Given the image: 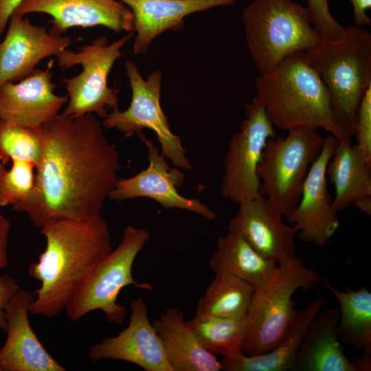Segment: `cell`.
I'll list each match as a JSON object with an SVG mask.
<instances>
[{
	"label": "cell",
	"instance_id": "26",
	"mask_svg": "<svg viewBox=\"0 0 371 371\" xmlns=\"http://www.w3.org/2000/svg\"><path fill=\"white\" fill-rule=\"evenodd\" d=\"M324 282L339 304V340L371 355V293L364 286L340 291L328 281Z\"/></svg>",
	"mask_w": 371,
	"mask_h": 371
},
{
	"label": "cell",
	"instance_id": "1",
	"mask_svg": "<svg viewBox=\"0 0 371 371\" xmlns=\"http://www.w3.org/2000/svg\"><path fill=\"white\" fill-rule=\"evenodd\" d=\"M43 154L34 188L12 206L38 228L52 219L100 216L121 169L116 146L91 113L68 117L58 113L40 127Z\"/></svg>",
	"mask_w": 371,
	"mask_h": 371
},
{
	"label": "cell",
	"instance_id": "23",
	"mask_svg": "<svg viewBox=\"0 0 371 371\" xmlns=\"http://www.w3.org/2000/svg\"><path fill=\"white\" fill-rule=\"evenodd\" d=\"M339 308L322 309L308 327L296 356L293 370L355 371L339 338Z\"/></svg>",
	"mask_w": 371,
	"mask_h": 371
},
{
	"label": "cell",
	"instance_id": "21",
	"mask_svg": "<svg viewBox=\"0 0 371 371\" xmlns=\"http://www.w3.org/2000/svg\"><path fill=\"white\" fill-rule=\"evenodd\" d=\"M326 176L335 190L333 203L337 212L354 205L371 214V162L352 145L351 137L338 141Z\"/></svg>",
	"mask_w": 371,
	"mask_h": 371
},
{
	"label": "cell",
	"instance_id": "31",
	"mask_svg": "<svg viewBox=\"0 0 371 371\" xmlns=\"http://www.w3.org/2000/svg\"><path fill=\"white\" fill-rule=\"evenodd\" d=\"M329 0H307L308 10L314 29L319 37L333 41L340 38L344 26L339 23L330 13Z\"/></svg>",
	"mask_w": 371,
	"mask_h": 371
},
{
	"label": "cell",
	"instance_id": "24",
	"mask_svg": "<svg viewBox=\"0 0 371 371\" xmlns=\"http://www.w3.org/2000/svg\"><path fill=\"white\" fill-rule=\"evenodd\" d=\"M326 300L318 292L315 299L298 311L287 332L273 350L264 354L248 356L241 353L231 359H223L225 371L293 370L295 359L306 331L317 314L324 308Z\"/></svg>",
	"mask_w": 371,
	"mask_h": 371
},
{
	"label": "cell",
	"instance_id": "22",
	"mask_svg": "<svg viewBox=\"0 0 371 371\" xmlns=\"http://www.w3.org/2000/svg\"><path fill=\"white\" fill-rule=\"evenodd\" d=\"M173 371H220L221 362L206 350L183 317L171 307L152 323Z\"/></svg>",
	"mask_w": 371,
	"mask_h": 371
},
{
	"label": "cell",
	"instance_id": "25",
	"mask_svg": "<svg viewBox=\"0 0 371 371\" xmlns=\"http://www.w3.org/2000/svg\"><path fill=\"white\" fill-rule=\"evenodd\" d=\"M278 262L254 249L241 236L228 232L217 240L209 265L215 273H224L245 281L255 289L271 276Z\"/></svg>",
	"mask_w": 371,
	"mask_h": 371
},
{
	"label": "cell",
	"instance_id": "27",
	"mask_svg": "<svg viewBox=\"0 0 371 371\" xmlns=\"http://www.w3.org/2000/svg\"><path fill=\"white\" fill-rule=\"evenodd\" d=\"M216 276L198 302L196 317H245L255 288L236 277Z\"/></svg>",
	"mask_w": 371,
	"mask_h": 371
},
{
	"label": "cell",
	"instance_id": "5",
	"mask_svg": "<svg viewBox=\"0 0 371 371\" xmlns=\"http://www.w3.org/2000/svg\"><path fill=\"white\" fill-rule=\"evenodd\" d=\"M320 280L319 275L296 255L278 263L254 290L245 315L243 353L258 355L276 347L298 312L293 295L300 289L316 286Z\"/></svg>",
	"mask_w": 371,
	"mask_h": 371
},
{
	"label": "cell",
	"instance_id": "36",
	"mask_svg": "<svg viewBox=\"0 0 371 371\" xmlns=\"http://www.w3.org/2000/svg\"><path fill=\"white\" fill-rule=\"evenodd\" d=\"M23 0H0V40L9 19Z\"/></svg>",
	"mask_w": 371,
	"mask_h": 371
},
{
	"label": "cell",
	"instance_id": "33",
	"mask_svg": "<svg viewBox=\"0 0 371 371\" xmlns=\"http://www.w3.org/2000/svg\"><path fill=\"white\" fill-rule=\"evenodd\" d=\"M20 289L16 280L9 275H0V330L6 333L5 307L12 297Z\"/></svg>",
	"mask_w": 371,
	"mask_h": 371
},
{
	"label": "cell",
	"instance_id": "30",
	"mask_svg": "<svg viewBox=\"0 0 371 371\" xmlns=\"http://www.w3.org/2000/svg\"><path fill=\"white\" fill-rule=\"evenodd\" d=\"M35 166L28 161L12 160L10 168L0 162V207L12 206L30 196L35 183Z\"/></svg>",
	"mask_w": 371,
	"mask_h": 371
},
{
	"label": "cell",
	"instance_id": "20",
	"mask_svg": "<svg viewBox=\"0 0 371 371\" xmlns=\"http://www.w3.org/2000/svg\"><path fill=\"white\" fill-rule=\"evenodd\" d=\"M133 15V53L147 52L154 40L166 31L183 28L186 16L216 7L229 6L237 0H119Z\"/></svg>",
	"mask_w": 371,
	"mask_h": 371
},
{
	"label": "cell",
	"instance_id": "10",
	"mask_svg": "<svg viewBox=\"0 0 371 371\" xmlns=\"http://www.w3.org/2000/svg\"><path fill=\"white\" fill-rule=\"evenodd\" d=\"M131 89V100L124 111L113 110L103 119L106 128H115L126 137L142 133L144 128L153 131L160 143L161 153L179 168L191 170L193 166L186 155L180 137L173 133L161 104L162 74L155 70L145 79L131 60L124 63Z\"/></svg>",
	"mask_w": 371,
	"mask_h": 371
},
{
	"label": "cell",
	"instance_id": "16",
	"mask_svg": "<svg viewBox=\"0 0 371 371\" xmlns=\"http://www.w3.org/2000/svg\"><path fill=\"white\" fill-rule=\"evenodd\" d=\"M13 13L49 15L48 30L56 36L75 27L102 26L115 32L134 31L133 13L119 0H23Z\"/></svg>",
	"mask_w": 371,
	"mask_h": 371
},
{
	"label": "cell",
	"instance_id": "28",
	"mask_svg": "<svg viewBox=\"0 0 371 371\" xmlns=\"http://www.w3.org/2000/svg\"><path fill=\"white\" fill-rule=\"evenodd\" d=\"M202 346L209 352L231 359L243 353L245 317H196L188 321Z\"/></svg>",
	"mask_w": 371,
	"mask_h": 371
},
{
	"label": "cell",
	"instance_id": "37",
	"mask_svg": "<svg viewBox=\"0 0 371 371\" xmlns=\"http://www.w3.org/2000/svg\"><path fill=\"white\" fill-rule=\"evenodd\" d=\"M355 371H370L371 369V355L364 353L351 361Z\"/></svg>",
	"mask_w": 371,
	"mask_h": 371
},
{
	"label": "cell",
	"instance_id": "4",
	"mask_svg": "<svg viewBox=\"0 0 371 371\" xmlns=\"http://www.w3.org/2000/svg\"><path fill=\"white\" fill-rule=\"evenodd\" d=\"M304 53L329 91L336 120L353 137L360 103L371 86V33L348 25L338 39L321 38Z\"/></svg>",
	"mask_w": 371,
	"mask_h": 371
},
{
	"label": "cell",
	"instance_id": "2",
	"mask_svg": "<svg viewBox=\"0 0 371 371\" xmlns=\"http://www.w3.org/2000/svg\"><path fill=\"white\" fill-rule=\"evenodd\" d=\"M46 240L29 275L41 282L30 313L53 317L63 310L78 283L112 250L106 222L101 216L83 219H52L41 227Z\"/></svg>",
	"mask_w": 371,
	"mask_h": 371
},
{
	"label": "cell",
	"instance_id": "12",
	"mask_svg": "<svg viewBox=\"0 0 371 371\" xmlns=\"http://www.w3.org/2000/svg\"><path fill=\"white\" fill-rule=\"evenodd\" d=\"M338 140L330 134L312 163L296 207L285 217L298 238L318 247L328 244L340 226L337 211L328 189L326 168Z\"/></svg>",
	"mask_w": 371,
	"mask_h": 371
},
{
	"label": "cell",
	"instance_id": "32",
	"mask_svg": "<svg viewBox=\"0 0 371 371\" xmlns=\"http://www.w3.org/2000/svg\"><path fill=\"white\" fill-rule=\"evenodd\" d=\"M354 136L356 137V146L371 162V86L360 103Z\"/></svg>",
	"mask_w": 371,
	"mask_h": 371
},
{
	"label": "cell",
	"instance_id": "9",
	"mask_svg": "<svg viewBox=\"0 0 371 371\" xmlns=\"http://www.w3.org/2000/svg\"><path fill=\"white\" fill-rule=\"evenodd\" d=\"M268 140L258 167L260 194L285 218L297 205L311 166L324 137L316 129L295 128Z\"/></svg>",
	"mask_w": 371,
	"mask_h": 371
},
{
	"label": "cell",
	"instance_id": "15",
	"mask_svg": "<svg viewBox=\"0 0 371 371\" xmlns=\"http://www.w3.org/2000/svg\"><path fill=\"white\" fill-rule=\"evenodd\" d=\"M128 326L117 335L106 337L90 347L92 361L114 359L135 364L146 371H173L154 326L145 302L137 297L131 302Z\"/></svg>",
	"mask_w": 371,
	"mask_h": 371
},
{
	"label": "cell",
	"instance_id": "8",
	"mask_svg": "<svg viewBox=\"0 0 371 371\" xmlns=\"http://www.w3.org/2000/svg\"><path fill=\"white\" fill-rule=\"evenodd\" d=\"M133 34L128 32L112 43L106 36H100L91 43L82 46L78 52L67 48L56 56L62 70L77 65L82 67L78 75L62 80L68 97V104L61 113L63 115L78 117L95 113L104 119L108 109H118L117 91L109 86L108 77L115 61L122 54V48Z\"/></svg>",
	"mask_w": 371,
	"mask_h": 371
},
{
	"label": "cell",
	"instance_id": "17",
	"mask_svg": "<svg viewBox=\"0 0 371 371\" xmlns=\"http://www.w3.org/2000/svg\"><path fill=\"white\" fill-rule=\"evenodd\" d=\"M228 225L229 232L241 236L254 249L278 263L295 256V227L262 195L238 203Z\"/></svg>",
	"mask_w": 371,
	"mask_h": 371
},
{
	"label": "cell",
	"instance_id": "18",
	"mask_svg": "<svg viewBox=\"0 0 371 371\" xmlns=\"http://www.w3.org/2000/svg\"><path fill=\"white\" fill-rule=\"evenodd\" d=\"M54 59L45 69H35L19 82L0 87V119L17 125L39 128L59 113L68 97L54 93L51 71Z\"/></svg>",
	"mask_w": 371,
	"mask_h": 371
},
{
	"label": "cell",
	"instance_id": "11",
	"mask_svg": "<svg viewBox=\"0 0 371 371\" xmlns=\"http://www.w3.org/2000/svg\"><path fill=\"white\" fill-rule=\"evenodd\" d=\"M245 109V118L229 140L220 186L223 197L237 203L261 195L258 167L268 140L276 137L257 95Z\"/></svg>",
	"mask_w": 371,
	"mask_h": 371
},
{
	"label": "cell",
	"instance_id": "29",
	"mask_svg": "<svg viewBox=\"0 0 371 371\" xmlns=\"http://www.w3.org/2000/svg\"><path fill=\"white\" fill-rule=\"evenodd\" d=\"M43 154L39 128L25 127L0 119V161L10 160L32 163L36 168Z\"/></svg>",
	"mask_w": 371,
	"mask_h": 371
},
{
	"label": "cell",
	"instance_id": "19",
	"mask_svg": "<svg viewBox=\"0 0 371 371\" xmlns=\"http://www.w3.org/2000/svg\"><path fill=\"white\" fill-rule=\"evenodd\" d=\"M34 295L19 289L5 307L7 338L0 349V371H65L32 330L28 317Z\"/></svg>",
	"mask_w": 371,
	"mask_h": 371
},
{
	"label": "cell",
	"instance_id": "14",
	"mask_svg": "<svg viewBox=\"0 0 371 371\" xmlns=\"http://www.w3.org/2000/svg\"><path fill=\"white\" fill-rule=\"evenodd\" d=\"M0 40V87L30 75L43 59L57 56L71 43L66 36L52 34L34 25L25 15L12 13Z\"/></svg>",
	"mask_w": 371,
	"mask_h": 371
},
{
	"label": "cell",
	"instance_id": "3",
	"mask_svg": "<svg viewBox=\"0 0 371 371\" xmlns=\"http://www.w3.org/2000/svg\"><path fill=\"white\" fill-rule=\"evenodd\" d=\"M257 95L275 128H323L338 141L352 137L339 124L329 91L304 52L292 54L256 80Z\"/></svg>",
	"mask_w": 371,
	"mask_h": 371
},
{
	"label": "cell",
	"instance_id": "35",
	"mask_svg": "<svg viewBox=\"0 0 371 371\" xmlns=\"http://www.w3.org/2000/svg\"><path fill=\"white\" fill-rule=\"evenodd\" d=\"M353 8L354 20L357 26H367L371 24L370 18L366 11L371 8V0H350Z\"/></svg>",
	"mask_w": 371,
	"mask_h": 371
},
{
	"label": "cell",
	"instance_id": "13",
	"mask_svg": "<svg viewBox=\"0 0 371 371\" xmlns=\"http://www.w3.org/2000/svg\"><path fill=\"white\" fill-rule=\"evenodd\" d=\"M148 150V166L128 178H117L109 198L123 201L147 197L160 203L166 209L178 208L196 213L209 221H214L216 214L198 199L181 195L177 188L181 186L185 175L178 169L170 168L159 148L143 134L137 135Z\"/></svg>",
	"mask_w": 371,
	"mask_h": 371
},
{
	"label": "cell",
	"instance_id": "7",
	"mask_svg": "<svg viewBox=\"0 0 371 371\" xmlns=\"http://www.w3.org/2000/svg\"><path fill=\"white\" fill-rule=\"evenodd\" d=\"M150 238L148 230L126 225L120 243L93 266L74 289L66 306L69 319L77 322L90 311L100 310L106 319L122 325L126 308L117 302L121 290L134 285L151 291L150 284L137 282L132 274L134 261Z\"/></svg>",
	"mask_w": 371,
	"mask_h": 371
},
{
	"label": "cell",
	"instance_id": "6",
	"mask_svg": "<svg viewBox=\"0 0 371 371\" xmlns=\"http://www.w3.org/2000/svg\"><path fill=\"white\" fill-rule=\"evenodd\" d=\"M242 19L246 43L260 75L321 39L307 8L293 0H254Z\"/></svg>",
	"mask_w": 371,
	"mask_h": 371
},
{
	"label": "cell",
	"instance_id": "34",
	"mask_svg": "<svg viewBox=\"0 0 371 371\" xmlns=\"http://www.w3.org/2000/svg\"><path fill=\"white\" fill-rule=\"evenodd\" d=\"M10 227L9 220L0 214V272L8 265V243Z\"/></svg>",
	"mask_w": 371,
	"mask_h": 371
}]
</instances>
